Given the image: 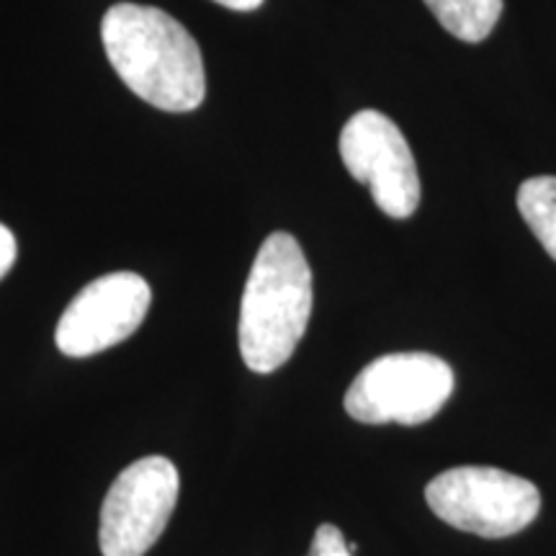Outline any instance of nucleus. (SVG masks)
<instances>
[{
    "label": "nucleus",
    "instance_id": "f257e3e1",
    "mask_svg": "<svg viewBox=\"0 0 556 556\" xmlns=\"http://www.w3.org/2000/svg\"><path fill=\"white\" fill-rule=\"evenodd\" d=\"M111 67L137 99L184 114L206 96L204 60L186 26L155 5L116 3L101 21Z\"/></svg>",
    "mask_w": 556,
    "mask_h": 556
},
{
    "label": "nucleus",
    "instance_id": "f03ea898",
    "mask_svg": "<svg viewBox=\"0 0 556 556\" xmlns=\"http://www.w3.org/2000/svg\"><path fill=\"white\" fill-rule=\"evenodd\" d=\"M312 315V270L289 232L263 242L240 304V353L250 371L274 374L294 356Z\"/></svg>",
    "mask_w": 556,
    "mask_h": 556
},
{
    "label": "nucleus",
    "instance_id": "7ed1b4c3",
    "mask_svg": "<svg viewBox=\"0 0 556 556\" xmlns=\"http://www.w3.org/2000/svg\"><path fill=\"white\" fill-rule=\"evenodd\" d=\"M430 510L443 523L482 539L516 536L536 520L539 486L495 467H456L426 486Z\"/></svg>",
    "mask_w": 556,
    "mask_h": 556
},
{
    "label": "nucleus",
    "instance_id": "20e7f679",
    "mask_svg": "<svg viewBox=\"0 0 556 556\" xmlns=\"http://www.w3.org/2000/svg\"><path fill=\"white\" fill-rule=\"evenodd\" d=\"M454 392V371L430 353H389L371 361L345 392V413L366 426H422Z\"/></svg>",
    "mask_w": 556,
    "mask_h": 556
},
{
    "label": "nucleus",
    "instance_id": "39448f33",
    "mask_svg": "<svg viewBox=\"0 0 556 556\" xmlns=\"http://www.w3.org/2000/svg\"><path fill=\"white\" fill-rule=\"evenodd\" d=\"M180 477L165 456H144L129 464L109 486L101 507V554L144 556L163 536L178 505Z\"/></svg>",
    "mask_w": 556,
    "mask_h": 556
},
{
    "label": "nucleus",
    "instance_id": "423d86ee",
    "mask_svg": "<svg viewBox=\"0 0 556 556\" xmlns=\"http://www.w3.org/2000/svg\"><path fill=\"white\" fill-rule=\"evenodd\" d=\"M340 157L387 217H413L420 204V176L405 135L387 114L374 109L353 114L340 131Z\"/></svg>",
    "mask_w": 556,
    "mask_h": 556
},
{
    "label": "nucleus",
    "instance_id": "0eeeda50",
    "mask_svg": "<svg viewBox=\"0 0 556 556\" xmlns=\"http://www.w3.org/2000/svg\"><path fill=\"white\" fill-rule=\"evenodd\" d=\"M150 302V283L139 274L116 270L96 278L62 312L58 348L70 358H88L119 345L144 323Z\"/></svg>",
    "mask_w": 556,
    "mask_h": 556
},
{
    "label": "nucleus",
    "instance_id": "6e6552de",
    "mask_svg": "<svg viewBox=\"0 0 556 556\" xmlns=\"http://www.w3.org/2000/svg\"><path fill=\"white\" fill-rule=\"evenodd\" d=\"M426 5L451 37L469 45L490 37L503 13V0H426Z\"/></svg>",
    "mask_w": 556,
    "mask_h": 556
},
{
    "label": "nucleus",
    "instance_id": "1a4fd4ad",
    "mask_svg": "<svg viewBox=\"0 0 556 556\" xmlns=\"http://www.w3.org/2000/svg\"><path fill=\"white\" fill-rule=\"evenodd\" d=\"M518 212L541 245L556 261V178H528L518 189Z\"/></svg>",
    "mask_w": 556,
    "mask_h": 556
},
{
    "label": "nucleus",
    "instance_id": "9d476101",
    "mask_svg": "<svg viewBox=\"0 0 556 556\" xmlns=\"http://www.w3.org/2000/svg\"><path fill=\"white\" fill-rule=\"evenodd\" d=\"M307 556H353V552L348 548V541L338 526L323 523L312 539Z\"/></svg>",
    "mask_w": 556,
    "mask_h": 556
},
{
    "label": "nucleus",
    "instance_id": "9b49d317",
    "mask_svg": "<svg viewBox=\"0 0 556 556\" xmlns=\"http://www.w3.org/2000/svg\"><path fill=\"white\" fill-rule=\"evenodd\" d=\"M18 248H16V238L5 225H0V278H5V274L13 268L16 263Z\"/></svg>",
    "mask_w": 556,
    "mask_h": 556
},
{
    "label": "nucleus",
    "instance_id": "f8f14e48",
    "mask_svg": "<svg viewBox=\"0 0 556 556\" xmlns=\"http://www.w3.org/2000/svg\"><path fill=\"white\" fill-rule=\"evenodd\" d=\"M214 3L225 5V9H229V11H242V13H248V11L261 9L263 0H214Z\"/></svg>",
    "mask_w": 556,
    "mask_h": 556
}]
</instances>
